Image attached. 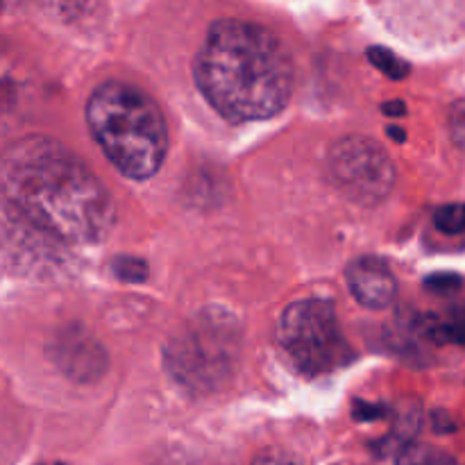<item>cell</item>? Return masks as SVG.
I'll use <instances>...</instances> for the list:
<instances>
[{
	"label": "cell",
	"mask_w": 465,
	"mask_h": 465,
	"mask_svg": "<svg viewBox=\"0 0 465 465\" xmlns=\"http://www.w3.org/2000/svg\"><path fill=\"white\" fill-rule=\"evenodd\" d=\"M0 191L27 227L64 243H100L116 223L103 182L71 150L45 136L18 141L3 154Z\"/></svg>",
	"instance_id": "6da1fadb"
},
{
	"label": "cell",
	"mask_w": 465,
	"mask_h": 465,
	"mask_svg": "<svg viewBox=\"0 0 465 465\" xmlns=\"http://www.w3.org/2000/svg\"><path fill=\"white\" fill-rule=\"evenodd\" d=\"M204 98L230 121L280 114L293 91V59L266 27L248 21L213 23L193 64Z\"/></svg>",
	"instance_id": "7a4b0ae2"
},
{
	"label": "cell",
	"mask_w": 465,
	"mask_h": 465,
	"mask_svg": "<svg viewBox=\"0 0 465 465\" xmlns=\"http://www.w3.org/2000/svg\"><path fill=\"white\" fill-rule=\"evenodd\" d=\"M86 123L109 162L132 180H148L162 168L168 130L159 104L125 82H104L86 103Z\"/></svg>",
	"instance_id": "3957f363"
},
{
	"label": "cell",
	"mask_w": 465,
	"mask_h": 465,
	"mask_svg": "<svg viewBox=\"0 0 465 465\" xmlns=\"http://www.w3.org/2000/svg\"><path fill=\"white\" fill-rule=\"evenodd\" d=\"M173 380L189 393L207 395L221 389L241 359V327L223 309L200 312L171 336L163 350Z\"/></svg>",
	"instance_id": "277c9868"
},
{
	"label": "cell",
	"mask_w": 465,
	"mask_h": 465,
	"mask_svg": "<svg viewBox=\"0 0 465 465\" xmlns=\"http://www.w3.org/2000/svg\"><path fill=\"white\" fill-rule=\"evenodd\" d=\"M277 341L307 375L330 372L352 357L341 334L334 307L325 300H300L291 304L280 318Z\"/></svg>",
	"instance_id": "5b68a950"
},
{
	"label": "cell",
	"mask_w": 465,
	"mask_h": 465,
	"mask_svg": "<svg viewBox=\"0 0 465 465\" xmlns=\"http://www.w3.org/2000/svg\"><path fill=\"white\" fill-rule=\"evenodd\" d=\"M331 182L359 204H377L395 186V166L389 153L366 136H345L330 150Z\"/></svg>",
	"instance_id": "8992f818"
},
{
	"label": "cell",
	"mask_w": 465,
	"mask_h": 465,
	"mask_svg": "<svg viewBox=\"0 0 465 465\" xmlns=\"http://www.w3.org/2000/svg\"><path fill=\"white\" fill-rule=\"evenodd\" d=\"M53 359L64 375L77 381H94L107 368V357L98 341L80 327H66L53 343Z\"/></svg>",
	"instance_id": "52a82bcc"
},
{
	"label": "cell",
	"mask_w": 465,
	"mask_h": 465,
	"mask_svg": "<svg viewBox=\"0 0 465 465\" xmlns=\"http://www.w3.org/2000/svg\"><path fill=\"white\" fill-rule=\"evenodd\" d=\"M345 280L354 300L368 309H386L398 293L393 272L386 268V263L372 257L354 259L345 271Z\"/></svg>",
	"instance_id": "ba28073f"
},
{
	"label": "cell",
	"mask_w": 465,
	"mask_h": 465,
	"mask_svg": "<svg viewBox=\"0 0 465 465\" xmlns=\"http://www.w3.org/2000/svg\"><path fill=\"white\" fill-rule=\"evenodd\" d=\"M18 98H21V84H18L16 75H14V68L0 59V132L14 118Z\"/></svg>",
	"instance_id": "9c48e42d"
},
{
	"label": "cell",
	"mask_w": 465,
	"mask_h": 465,
	"mask_svg": "<svg viewBox=\"0 0 465 465\" xmlns=\"http://www.w3.org/2000/svg\"><path fill=\"white\" fill-rule=\"evenodd\" d=\"M398 465H454V461L440 450L413 443L400 452Z\"/></svg>",
	"instance_id": "30bf717a"
},
{
	"label": "cell",
	"mask_w": 465,
	"mask_h": 465,
	"mask_svg": "<svg viewBox=\"0 0 465 465\" xmlns=\"http://www.w3.org/2000/svg\"><path fill=\"white\" fill-rule=\"evenodd\" d=\"M368 59L375 68H380L384 75H389L391 80H404L409 75V64L404 59H400L393 50L389 48H371L368 50Z\"/></svg>",
	"instance_id": "8fae6325"
},
{
	"label": "cell",
	"mask_w": 465,
	"mask_h": 465,
	"mask_svg": "<svg viewBox=\"0 0 465 465\" xmlns=\"http://www.w3.org/2000/svg\"><path fill=\"white\" fill-rule=\"evenodd\" d=\"M434 225L443 234H461L465 232V203L443 204L440 209H436Z\"/></svg>",
	"instance_id": "7c38bea8"
},
{
	"label": "cell",
	"mask_w": 465,
	"mask_h": 465,
	"mask_svg": "<svg viewBox=\"0 0 465 465\" xmlns=\"http://www.w3.org/2000/svg\"><path fill=\"white\" fill-rule=\"evenodd\" d=\"M422 331L436 343L465 345V322H430Z\"/></svg>",
	"instance_id": "4fadbf2b"
},
{
	"label": "cell",
	"mask_w": 465,
	"mask_h": 465,
	"mask_svg": "<svg viewBox=\"0 0 465 465\" xmlns=\"http://www.w3.org/2000/svg\"><path fill=\"white\" fill-rule=\"evenodd\" d=\"M425 286L430 291H434V293L450 295L461 289V277L454 275V272H436V275L427 277Z\"/></svg>",
	"instance_id": "5bb4252c"
},
{
	"label": "cell",
	"mask_w": 465,
	"mask_h": 465,
	"mask_svg": "<svg viewBox=\"0 0 465 465\" xmlns=\"http://www.w3.org/2000/svg\"><path fill=\"white\" fill-rule=\"evenodd\" d=\"M252 465H304L302 459L298 454L289 452V450H263L262 454H257Z\"/></svg>",
	"instance_id": "9a60e30c"
},
{
	"label": "cell",
	"mask_w": 465,
	"mask_h": 465,
	"mask_svg": "<svg viewBox=\"0 0 465 465\" xmlns=\"http://www.w3.org/2000/svg\"><path fill=\"white\" fill-rule=\"evenodd\" d=\"M450 134L454 143L465 150V100H459L450 109Z\"/></svg>",
	"instance_id": "2e32d148"
},
{
	"label": "cell",
	"mask_w": 465,
	"mask_h": 465,
	"mask_svg": "<svg viewBox=\"0 0 465 465\" xmlns=\"http://www.w3.org/2000/svg\"><path fill=\"white\" fill-rule=\"evenodd\" d=\"M114 268H116L118 277L127 282H141L145 280V263L141 259H132V257H121L114 262Z\"/></svg>",
	"instance_id": "e0dca14e"
},
{
	"label": "cell",
	"mask_w": 465,
	"mask_h": 465,
	"mask_svg": "<svg viewBox=\"0 0 465 465\" xmlns=\"http://www.w3.org/2000/svg\"><path fill=\"white\" fill-rule=\"evenodd\" d=\"M384 416H386V409L377 407V404L357 402V407H354V418H357V420H361V422L377 420V418H384Z\"/></svg>",
	"instance_id": "ac0fdd59"
},
{
	"label": "cell",
	"mask_w": 465,
	"mask_h": 465,
	"mask_svg": "<svg viewBox=\"0 0 465 465\" xmlns=\"http://www.w3.org/2000/svg\"><path fill=\"white\" fill-rule=\"evenodd\" d=\"M434 427H436V431H443V434H448V431L457 430V425H454V422L450 420V416L445 411H436L434 413Z\"/></svg>",
	"instance_id": "d6986e66"
},
{
	"label": "cell",
	"mask_w": 465,
	"mask_h": 465,
	"mask_svg": "<svg viewBox=\"0 0 465 465\" xmlns=\"http://www.w3.org/2000/svg\"><path fill=\"white\" fill-rule=\"evenodd\" d=\"M384 114H389V116H404L407 107H404L402 100H391V103L384 104Z\"/></svg>",
	"instance_id": "ffe728a7"
},
{
	"label": "cell",
	"mask_w": 465,
	"mask_h": 465,
	"mask_svg": "<svg viewBox=\"0 0 465 465\" xmlns=\"http://www.w3.org/2000/svg\"><path fill=\"white\" fill-rule=\"evenodd\" d=\"M389 134L393 136V139H398L400 143H402V141H404V132L398 130V127H389Z\"/></svg>",
	"instance_id": "44dd1931"
},
{
	"label": "cell",
	"mask_w": 465,
	"mask_h": 465,
	"mask_svg": "<svg viewBox=\"0 0 465 465\" xmlns=\"http://www.w3.org/2000/svg\"><path fill=\"white\" fill-rule=\"evenodd\" d=\"M41 465H66V463H41Z\"/></svg>",
	"instance_id": "7402d4cb"
}]
</instances>
